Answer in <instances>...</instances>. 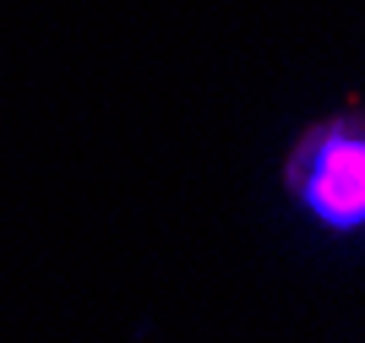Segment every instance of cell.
<instances>
[{"label": "cell", "mask_w": 365, "mask_h": 343, "mask_svg": "<svg viewBox=\"0 0 365 343\" xmlns=\"http://www.w3.org/2000/svg\"><path fill=\"white\" fill-rule=\"evenodd\" d=\"M294 208L333 235L365 229V115L317 120L284 164Z\"/></svg>", "instance_id": "obj_1"}]
</instances>
